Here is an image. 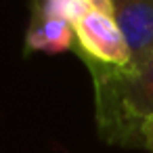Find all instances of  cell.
Listing matches in <instances>:
<instances>
[{
    "instance_id": "cell-1",
    "label": "cell",
    "mask_w": 153,
    "mask_h": 153,
    "mask_svg": "<svg viewBox=\"0 0 153 153\" xmlns=\"http://www.w3.org/2000/svg\"><path fill=\"white\" fill-rule=\"evenodd\" d=\"M97 92V120L111 143L140 145V132L153 124V53L138 65H90Z\"/></svg>"
},
{
    "instance_id": "cell-2",
    "label": "cell",
    "mask_w": 153,
    "mask_h": 153,
    "mask_svg": "<svg viewBox=\"0 0 153 153\" xmlns=\"http://www.w3.org/2000/svg\"><path fill=\"white\" fill-rule=\"evenodd\" d=\"M71 25L82 51L94 63L109 67L130 65V51L113 15L88 7Z\"/></svg>"
},
{
    "instance_id": "cell-3",
    "label": "cell",
    "mask_w": 153,
    "mask_h": 153,
    "mask_svg": "<svg viewBox=\"0 0 153 153\" xmlns=\"http://www.w3.org/2000/svg\"><path fill=\"white\" fill-rule=\"evenodd\" d=\"M111 9L128 44L130 65L143 63L153 53V0H111Z\"/></svg>"
},
{
    "instance_id": "cell-4",
    "label": "cell",
    "mask_w": 153,
    "mask_h": 153,
    "mask_svg": "<svg viewBox=\"0 0 153 153\" xmlns=\"http://www.w3.org/2000/svg\"><path fill=\"white\" fill-rule=\"evenodd\" d=\"M76 32L74 25L59 17L40 15V19L34 23V27L27 34V46L32 51H44V53H61L71 46Z\"/></svg>"
},
{
    "instance_id": "cell-5",
    "label": "cell",
    "mask_w": 153,
    "mask_h": 153,
    "mask_svg": "<svg viewBox=\"0 0 153 153\" xmlns=\"http://www.w3.org/2000/svg\"><path fill=\"white\" fill-rule=\"evenodd\" d=\"M86 9H88V4L84 0H44L42 15L59 17V19H65V21L74 23Z\"/></svg>"
},
{
    "instance_id": "cell-6",
    "label": "cell",
    "mask_w": 153,
    "mask_h": 153,
    "mask_svg": "<svg viewBox=\"0 0 153 153\" xmlns=\"http://www.w3.org/2000/svg\"><path fill=\"white\" fill-rule=\"evenodd\" d=\"M140 145L153 153V124H147L140 132Z\"/></svg>"
},
{
    "instance_id": "cell-7",
    "label": "cell",
    "mask_w": 153,
    "mask_h": 153,
    "mask_svg": "<svg viewBox=\"0 0 153 153\" xmlns=\"http://www.w3.org/2000/svg\"><path fill=\"white\" fill-rule=\"evenodd\" d=\"M84 2L97 11H103V13H109L113 15V9H111V0H84Z\"/></svg>"
}]
</instances>
